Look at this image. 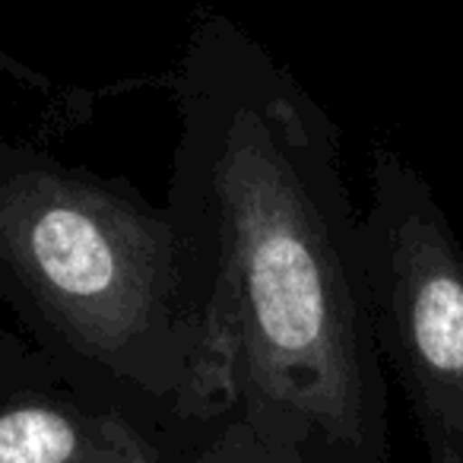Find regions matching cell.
I'll return each mask as SVG.
<instances>
[{
  "instance_id": "6da1fadb",
  "label": "cell",
  "mask_w": 463,
  "mask_h": 463,
  "mask_svg": "<svg viewBox=\"0 0 463 463\" xmlns=\"http://www.w3.org/2000/svg\"><path fill=\"white\" fill-rule=\"evenodd\" d=\"M165 210L197 330L200 463H384L387 378L340 128L241 23L200 10Z\"/></svg>"
},
{
  "instance_id": "7a4b0ae2",
  "label": "cell",
  "mask_w": 463,
  "mask_h": 463,
  "mask_svg": "<svg viewBox=\"0 0 463 463\" xmlns=\"http://www.w3.org/2000/svg\"><path fill=\"white\" fill-rule=\"evenodd\" d=\"M0 298L67 387L184 431L200 463L197 330L165 206L128 178L0 140Z\"/></svg>"
},
{
  "instance_id": "3957f363",
  "label": "cell",
  "mask_w": 463,
  "mask_h": 463,
  "mask_svg": "<svg viewBox=\"0 0 463 463\" xmlns=\"http://www.w3.org/2000/svg\"><path fill=\"white\" fill-rule=\"evenodd\" d=\"M362 260L374 343L425 457L463 463V245L422 172L387 143L372 149Z\"/></svg>"
},
{
  "instance_id": "277c9868",
  "label": "cell",
  "mask_w": 463,
  "mask_h": 463,
  "mask_svg": "<svg viewBox=\"0 0 463 463\" xmlns=\"http://www.w3.org/2000/svg\"><path fill=\"white\" fill-rule=\"evenodd\" d=\"M0 463H197V444L159 419L48 381L0 403Z\"/></svg>"
},
{
  "instance_id": "5b68a950",
  "label": "cell",
  "mask_w": 463,
  "mask_h": 463,
  "mask_svg": "<svg viewBox=\"0 0 463 463\" xmlns=\"http://www.w3.org/2000/svg\"><path fill=\"white\" fill-rule=\"evenodd\" d=\"M48 381H61L52 362L33 343L20 340V336L0 327V403L23 387L48 384Z\"/></svg>"
}]
</instances>
